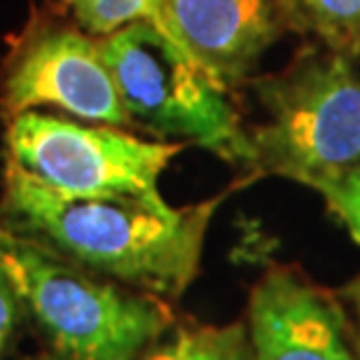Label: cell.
I'll return each mask as SVG.
<instances>
[{
	"mask_svg": "<svg viewBox=\"0 0 360 360\" xmlns=\"http://www.w3.org/2000/svg\"><path fill=\"white\" fill-rule=\"evenodd\" d=\"M98 47L131 127L253 169V143L227 87L160 28L136 21L98 38Z\"/></svg>",
	"mask_w": 360,
	"mask_h": 360,
	"instance_id": "obj_3",
	"label": "cell"
},
{
	"mask_svg": "<svg viewBox=\"0 0 360 360\" xmlns=\"http://www.w3.org/2000/svg\"><path fill=\"white\" fill-rule=\"evenodd\" d=\"M253 360H360L347 307L290 267H269L250 290Z\"/></svg>",
	"mask_w": 360,
	"mask_h": 360,
	"instance_id": "obj_7",
	"label": "cell"
},
{
	"mask_svg": "<svg viewBox=\"0 0 360 360\" xmlns=\"http://www.w3.org/2000/svg\"><path fill=\"white\" fill-rule=\"evenodd\" d=\"M227 197L180 208L164 197H66L7 162L0 229L174 302L197 278L208 225Z\"/></svg>",
	"mask_w": 360,
	"mask_h": 360,
	"instance_id": "obj_1",
	"label": "cell"
},
{
	"mask_svg": "<svg viewBox=\"0 0 360 360\" xmlns=\"http://www.w3.org/2000/svg\"><path fill=\"white\" fill-rule=\"evenodd\" d=\"M73 21L94 38H105L136 21H148L171 38L167 0H59Z\"/></svg>",
	"mask_w": 360,
	"mask_h": 360,
	"instance_id": "obj_11",
	"label": "cell"
},
{
	"mask_svg": "<svg viewBox=\"0 0 360 360\" xmlns=\"http://www.w3.org/2000/svg\"><path fill=\"white\" fill-rule=\"evenodd\" d=\"M139 360H253L246 323H183Z\"/></svg>",
	"mask_w": 360,
	"mask_h": 360,
	"instance_id": "obj_10",
	"label": "cell"
},
{
	"mask_svg": "<svg viewBox=\"0 0 360 360\" xmlns=\"http://www.w3.org/2000/svg\"><path fill=\"white\" fill-rule=\"evenodd\" d=\"M267 120L255 127V174L316 190L360 164V77L351 56L307 52L255 84Z\"/></svg>",
	"mask_w": 360,
	"mask_h": 360,
	"instance_id": "obj_4",
	"label": "cell"
},
{
	"mask_svg": "<svg viewBox=\"0 0 360 360\" xmlns=\"http://www.w3.org/2000/svg\"><path fill=\"white\" fill-rule=\"evenodd\" d=\"M176 45L225 87L243 82L281 35L276 0H167Z\"/></svg>",
	"mask_w": 360,
	"mask_h": 360,
	"instance_id": "obj_8",
	"label": "cell"
},
{
	"mask_svg": "<svg viewBox=\"0 0 360 360\" xmlns=\"http://www.w3.org/2000/svg\"><path fill=\"white\" fill-rule=\"evenodd\" d=\"M0 269L61 360H139L176 323L167 300L98 276L5 229Z\"/></svg>",
	"mask_w": 360,
	"mask_h": 360,
	"instance_id": "obj_2",
	"label": "cell"
},
{
	"mask_svg": "<svg viewBox=\"0 0 360 360\" xmlns=\"http://www.w3.org/2000/svg\"><path fill=\"white\" fill-rule=\"evenodd\" d=\"M283 26L314 35L333 52H360V0H276Z\"/></svg>",
	"mask_w": 360,
	"mask_h": 360,
	"instance_id": "obj_9",
	"label": "cell"
},
{
	"mask_svg": "<svg viewBox=\"0 0 360 360\" xmlns=\"http://www.w3.org/2000/svg\"><path fill=\"white\" fill-rule=\"evenodd\" d=\"M337 295H340V300L344 302V307H347L351 333H354V342L360 356V276H356L349 285H344Z\"/></svg>",
	"mask_w": 360,
	"mask_h": 360,
	"instance_id": "obj_14",
	"label": "cell"
},
{
	"mask_svg": "<svg viewBox=\"0 0 360 360\" xmlns=\"http://www.w3.org/2000/svg\"><path fill=\"white\" fill-rule=\"evenodd\" d=\"M26 360H61V358H56L52 351L49 354H42V356H33V358H26Z\"/></svg>",
	"mask_w": 360,
	"mask_h": 360,
	"instance_id": "obj_15",
	"label": "cell"
},
{
	"mask_svg": "<svg viewBox=\"0 0 360 360\" xmlns=\"http://www.w3.org/2000/svg\"><path fill=\"white\" fill-rule=\"evenodd\" d=\"M0 105L10 120L56 108L82 122L131 127L98 38L49 14H35L5 59Z\"/></svg>",
	"mask_w": 360,
	"mask_h": 360,
	"instance_id": "obj_6",
	"label": "cell"
},
{
	"mask_svg": "<svg viewBox=\"0 0 360 360\" xmlns=\"http://www.w3.org/2000/svg\"><path fill=\"white\" fill-rule=\"evenodd\" d=\"M316 192L326 199L328 211L347 227L351 239L360 246V164L319 185Z\"/></svg>",
	"mask_w": 360,
	"mask_h": 360,
	"instance_id": "obj_12",
	"label": "cell"
},
{
	"mask_svg": "<svg viewBox=\"0 0 360 360\" xmlns=\"http://www.w3.org/2000/svg\"><path fill=\"white\" fill-rule=\"evenodd\" d=\"M5 141L7 162L66 197H162L160 176L185 148L38 110L12 117Z\"/></svg>",
	"mask_w": 360,
	"mask_h": 360,
	"instance_id": "obj_5",
	"label": "cell"
},
{
	"mask_svg": "<svg viewBox=\"0 0 360 360\" xmlns=\"http://www.w3.org/2000/svg\"><path fill=\"white\" fill-rule=\"evenodd\" d=\"M24 314L26 309L21 304L19 292L14 290L10 278L0 269V360L5 358L7 349H10L14 330H17V323Z\"/></svg>",
	"mask_w": 360,
	"mask_h": 360,
	"instance_id": "obj_13",
	"label": "cell"
}]
</instances>
